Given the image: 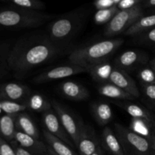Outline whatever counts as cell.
<instances>
[{
	"label": "cell",
	"mask_w": 155,
	"mask_h": 155,
	"mask_svg": "<svg viewBox=\"0 0 155 155\" xmlns=\"http://www.w3.org/2000/svg\"><path fill=\"white\" fill-rule=\"evenodd\" d=\"M62 51L47 33H30L20 38L11 48L8 58V69L17 77H22L55 58Z\"/></svg>",
	"instance_id": "obj_1"
},
{
	"label": "cell",
	"mask_w": 155,
	"mask_h": 155,
	"mask_svg": "<svg viewBox=\"0 0 155 155\" xmlns=\"http://www.w3.org/2000/svg\"><path fill=\"white\" fill-rule=\"evenodd\" d=\"M124 42L120 38H112L83 45L71 51L68 58L71 64L88 68L107 62Z\"/></svg>",
	"instance_id": "obj_2"
},
{
	"label": "cell",
	"mask_w": 155,
	"mask_h": 155,
	"mask_svg": "<svg viewBox=\"0 0 155 155\" xmlns=\"http://www.w3.org/2000/svg\"><path fill=\"white\" fill-rule=\"evenodd\" d=\"M86 17L87 11L82 8L64 14L49 24L47 33L51 40L64 51L81 30Z\"/></svg>",
	"instance_id": "obj_3"
},
{
	"label": "cell",
	"mask_w": 155,
	"mask_h": 155,
	"mask_svg": "<svg viewBox=\"0 0 155 155\" xmlns=\"http://www.w3.org/2000/svg\"><path fill=\"white\" fill-rule=\"evenodd\" d=\"M51 18V15L41 12L27 11L8 7L0 8V26L8 28H36Z\"/></svg>",
	"instance_id": "obj_4"
},
{
	"label": "cell",
	"mask_w": 155,
	"mask_h": 155,
	"mask_svg": "<svg viewBox=\"0 0 155 155\" xmlns=\"http://www.w3.org/2000/svg\"><path fill=\"white\" fill-rule=\"evenodd\" d=\"M114 132L124 155H149L152 151L149 139L133 133L122 124H115Z\"/></svg>",
	"instance_id": "obj_5"
},
{
	"label": "cell",
	"mask_w": 155,
	"mask_h": 155,
	"mask_svg": "<svg viewBox=\"0 0 155 155\" xmlns=\"http://www.w3.org/2000/svg\"><path fill=\"white\" fill-rule=\"evenodd\" d=\"M144 16L142 5L129 10L119 11L111 21L106 24L104 35L113 37L120 33H125L135 23Z\"/></svg>",
	"instance_id": "obj_6"
},
{
	"label": "cell",
	"mask_w": 155,
	"mask_h": 155,
	"mask_svg": "<svg viewBox=\"0 0 155 155\" xmlns=\"http://www.w3.org/2000/svg\"><path fill=\"white\" fill-rule=\"evenodd\" d=\"M51 103L52 109L57 114L65 131L69 135L74 145L77 146L79 137L84 124L79 119L78 117L74 115L58 101L53 100Z\"/></svg>",
	"instance_id": "obj_7"
},
{
	"label": "cell",
	"mask_w": 155,
	"mask_h": 155,
	"mask_svg": "<svg viewBox=\"0 0 155 155\" xmlns=\"http://www.w3.org/2000/svg\"><path fill=\"white\" fill-rule=\"evenodd\" d=\"M87 72V68L79 66V65L73 64L60 65V66L53 68L39 74L37 77L33 79V82L37 84H40V83H48V82L57 80L59 79L67 78V77H71L76 74H81V73Z\"/></svg>",
	"instance_id": "obj_8"
},
{
	"label": "cell",
	"mask_w": 155,
	"mask_h": 155,
	"mask_svg": "<svg viewBox=\"0 0 155 155\" xmlns=\"http://www.w3.org/2000/svg\"><path fill=\"white\" fill-rule=\"evenodd\" d=\"M148 60L146 53L139 50H127L115 58L114 67L128 73L145 64Z\"/></svg>",
	"instance_id": "obj_9"
},
{
	"label": "cell",
	"mask_w": 155,
	"mask_h": 155,
	"mask_svg": "<svg viewBox=\"0 0 155 155\" xmlns=\"http://www.w3.org/2000/svg\"><path fill=\"white\" fill-rule=\"evenodd\" d=\"M42 123L48 133L64 141L70 146L74 145L69 135L67 133L62 126L57 114L53 109L42 114Z\"/></svg>",
	"instance_id": "obj_10"
},
{
	"label": "cell",
	"mask_w": 155,
	"mask_h": 155,
	"mask_svg": "<svg viewBox=\"0 0 155 155\" xmlns=\"http://www.w3.org/2000/svg\"><path fill=\"white\" fill-rule=\"evenodd\" d=\"M30 95V89L24 84L18 83L0 84V98L2 100L25 103Z\"/></svg>",
	"instance_id": "obj_11"
},
{
	"label": "cell",
	"mask_w": 155,
	"mask_h": 155,
	"mask_svg": "<svg viewBox=\"0 0 155 155\" xmlns=\"http://www.w3.org/2000/svg\"><path fill=\"white\" fill-rule=\"evenodd\" d=\"M110 82L130 94L134 98L140 95L136 83L127 71L114 68L110 76Z\"/></svg>",
	"instance_id": "obj_12"
},
{
	"label": "cell",
	"mask_w": 155,
	"mask_h": 155,
	"mask_svg": "<svg viewBox=\"0 0 155 155\" xmlns=\"http://www.w3.org/2000/svg\"><path fill=\"white\" fill-rule=\"evenodd\" d=\"M14 141L33 155H48V145L39 139L31 137L18 130L15 134Z\"/></svg>",
	"instance_id": "obj_13"
},
{
	"label": "cell",
	"mask_w": 155,
	"mask_h": 155,
	"mask_svg": "<svg viewBox=\"0 0 155 155\" xmlns=\"http://www.w3.org/2000/svg\"><path fill=\"white\" fill-rule=\"evenodd\" d=\"M100 145L95 130L89 126L84 124L79 137L77 148L79 155H92Z\"/></svg>",
	"instance_id": "obj_14"
},
{
	"label": "cell",
	"mask_w": 155,
	"mask_h": 155,
	"mask_svg": "<svg viewBox=\"0 0 155 155\" xmlns=\"http://www.w3.org/2000/svg\"><path fill=\"white\" fill-rule=\"evenodd\" d=\"M58 89L65 98L74 101H83L89 96V90L83 85L72 80L62 82L58 86Z\"/></svg>",
	"instance_id": "obj_15"
},
{
	"label": "cell",
	"mask_w": 155,
	"mask_h": 155,
	"mask_svg": "<svg viewBox=\"0 0 155 155\" xmlns=\"http://www.w3.org/2000/svg\"><path fill=\"white\" fill-rule=\"evenodd\" d=\"M103 150L110 155H124L120 142L115 132L110 127H104L100 141Z\"/></svg>",
	"instance_id": "obj_16"
},
{
	"label": "cell",
	"mask_w": 155,
	"mask_h": 155,
	"mask_svg": "<svg viewBox=\"0 0 155 155\" xmlns=\"http://www.w3.org/2000/svg\"><path fill=\"white\" fill-rule=\"evenodd\" d=\"M114 104L125 110L132 118L144 119L154 123V117L152 114L140 104L129 101H116Z\"/></svg>",
	"instance_id": "obj_17"
},
{
	"label": "cell",
	"mask_w": 155,
	"mask_h": 155,
	"mask_svg": "<svg viewBox=\"0 0 155 155\" xmlns=\"http://www.w3.org/2000/svg\"><path fill=\"white\" fill-rule=\"evenodd\" d=\"M16 130L26 135L39 139V132L31 117L27 113L17 114L15 119Z\"/></svg>",
	"instance_id": "obj_18"
},
{
	"label": "cell",
	"mask_w": 155,
	"mask_h": 155,
	"mask_svg": "<svg viewBox=\"0 0 155 155\" xmlns=\"http://www.w3.org/2000/svg\"><path fill=\"white\" fill-rule=\"evenodd\" d=\"M98 92L102 96L116 99L117 101H130L134 99L132 95L110 82L99 84L98 86Z\"/></svg>",
	"instance_id": "obj_19"
},
{
	"label": "cell",
	"mask_w": 155,
	"mask_h": 155,
	"mask_svg": "<svg viewBox=\"0 0 155 155\" xmlns=\"http://www.w3.org/2000/svg\"><path fill=\"white\" fill-rule=\"evenodd\" d=\"M92 112L94 118L99 125L105 126L113 118V110L110 104L104 101H95L92 104Z\"/></svg>",
	"instance_id": "obj_20"
},
{
	"label": "cell",
	"mask_w": 155,
	"mask_h": 155,
	"mask_svg": "<svg viewBox=\"0 0 155 155\" xmlns=\"http://www.w3.org/2000/svg\"><path fill=\"white\" fill-rule=\"evenodd\" d=\"M114 68V67L107 61L89 67L87 68V73L90 74L94 80L99 83V84H101L110 82V76Z\"/></svg>",
	"instance_id": "obj_21"
},
{
	"label": "cell",
	"mask_w": 155,
	"mask_h": 155,
	"mask_svg": "<svg viewBox=\"0 0 155 155\" xmlns=\"http://www.w3.org/2000/svg\"><path fill=\"white\" fill-rule=\"evenodd\" d=\"M43 136L48 148L57 155H78L66 142L48 133L45 130H43Z\"/></svg>",
	"instance_id": "obj_22"
},
{
	"label": "cell",
	"mask_w": 155,
	"mask_h": 155,
	"mask_svg": "<svg viewBox=\"0 0 155 155\" xmlns=\"http://www.w3.org/2000/svg\"><path fill=\"white\" fill-rule=\"evenodd\" d=\"M27 109L38 112V113H45L52 109L51 103L46 99L44 95L39 93H34L28 97L25 102Z\"/></svg>",
	"instance_id": "obj_23"
},
{
	"label": "cell",
	"mask_w": 155,
	"mask_h": 155,
	"mask_svg": "<svg viewBox=\"0 0 155 155\" xmlns=\"http://www.w3.org/2000/svg\"><path fill=\"white\" fill-rule=\"evenodd\" d=\"M17 115L5 114L0 117V136L8 141H13L16 133L15 119Z\"/></svg>",
	"instance_id": "obj_24"
},
{
	"label": "cell",
	"mask_w": 155,
	"mask_h": 155,
	"mask_svg": "<svg viewBox=\"0 0 155 155\" xmlns=\"http://www.w3.org/2000/svg\"><path fill=\"white\" fill-rule=\"evenodd\" d=\"M155 27V14L154 15L143 16L136 21L125 33L126 36H136L143 32Z\"/></svg>",
	"instance_id": "obj_25"
},
{
	"label": "cell",
	"mask_w": 155,
	"mask_h": 155,
	"mask_svg": "<svg viewBox=\"0 0 155 155\" xmlns=\"http://www.w3.org/2000/svg\"><path fill=\"white\" fill-rule=\"evenodd\" d=\"M129 129L133 133L149 139L153 135L154 123L144 119L132 118Z\"/></svg>",
	"instance_id": "obj_26"
},
{
	"label": "cell",
	"mask_w": 155,
	"mask_h": 155,
	"mask_svg": "<svg viewBox=\"0 0 155 155\" xmlns=\"http://www.w3.org/2000/svg\"><path fill=\"white\" fill-rule=\"evenodd\" d=\"M8 7L24 9L27 11L40 12L45 8V3L39 0H12L8 2Z\"/></svg>",
	"instance_id": "obj_27"
},
{
	"label": "cell",
	"mask_w": 155,
	"mask_h": 155,
	"mask_svg": "<svg viewBox=\"0 0 155 155\" xmlns=\"http://www.w3.org/2000/svg\"><path fill=\"white\" fill-rule=\"evenodd\" d=\"M1 109L2 112L8 115H17L23 113L27 109L25 103L17 102V101L2 100Z\"/></svg>",
	"instance_id": "obj_28"
},
{
	"label": "cell",
	"mask_w": 155,
	"mask_h": 155,
	"mask_svg": "<svg viewBox=\"0 0 155 155\" xmlns=\"http://www.w3.org/2000/svg\"><path fill=\"white\" fill-rule=\"evenodd\" d=\"M118 12H119V9L117 6L111 8L96 11L94 15V21L98 25L107 24Z\"/></svg>",
	"instance_id": "obj_29"
},
{
	"label": "cell",
	"mask_w": 155,
	"mask_h": 155,
	"mask_svg": "<svg viewBox=\"0 0 155 155\" xmlns=\"http://www.w3.org/2000/svg\"><path fill=\"white\" fill-rule=\"evenodd\" d=\"M137 76L142 85L155 84V71L151 66L141 68Z\"/></svg>",
	"instance_id": "obj_30"
},
{
	"label": "cell",
	"mask_w": 155,
	"mask_h": 155,
	"mask_svg": "<svg viewBox=\"0 0 155 155\" xmlns=\"http://www.w3.org/2000/svg\"><path fill=\"white\" fill-rule=\"evenodd\" d=\"M11 48L8 44H0V76L3 75L5 70L8 69V58Z\"/></svg>",
	"instance_id": "obj_31"
},
{
	"label": "cell",
	"mask_w": 155,
	"mask_h": 155,
	"mask_svg": "<svg viewBox=\"0 0 155 155\" xmlns=\"http://www.w3.org/2000/svg\"><path fill=\"white\" fill-rule=\"evenodd\" d=\"M120 0H98L93 2L94 7L97 11L108 9L117 5Z\"/></svg>",
	"instance_id": "obj_32"
},
{
	"label": "cell",
	"mask_w": 155,
	"mask_h": 155,
	"mask_svg": "<svg viewBox=\"0 0 155 155\" xmlns=\"http://www.w3.org/2000/svg\"><path fill=\"white\" fill-rule=\"evenodd\" d=\"M143 0H120L117 7L119 11L129 10L142 5Z\"/></svg>",
	"instance_id": "obj_33"
},
{
	"label": "cell",
	"mask_w": 155,
	"mask_h": 155,
	"mask_svg": "<svg viewBox=\"0 0 155 155\" xmlns=\"http://www.w3.org/2000/svg\"><path fill=\"white\" fill-rule=\"evenodd\" d=\"M138 39L141 42H149V43H155V27L143 32L140 34L137 35Z\"/></svg>",
	"instance_id": "obj_34"
},
{
	"label": "cell",
	"mask_w": 155,
	"mask_h": 155,
	"mask_svg": "<svg viewBox=\"0 0 155 155\" xmlns=\"http://www.w3.org/2000/svg\"><path fill=\"white\" fill-rule=\"evenodd\" d=\"M0 155H16L14 148L0 136Z\"/></svg>",
	"instance_id": "obj_35"
},
{
	"label": "cell",
	"mask_w": 155,
	"mask_h": 155,
	"mask_svg": "<svg viewBox=\"0 0 155 155\" xmlns=\"http://www.w3.org/2000/svg\"><path fill=\"white\" fill-rule=\"evenodd\" d=\"M142 91L147 99L155 102V84L142 85Z\"/></svg>",
	"instance_id": "obj_36"
},
{
	"label": "cell",
	"mask_w": 155,
	"mask_h": 155,
	"mask_svg": "<svg viewBox=\"0 0 155 155\" xmlns=\"http://www.w3.org/2000/svg\"><path fill=\"white\" fill-rule=\"evenodd\" d=\"M11 145H12V148L15 150L16 155H33L32 154H30L29 151H27V150L21 148V147L19 145H18V143L15 142L14 140L12 141V142H11Z\"/></svg>",
	"instance_id": "obj_37"
},
{
	"label": "cell",
	"mask_w": 155,
	"mask_h": 155,
	"mask_svg": "<svg viewBox=\"0 0 155 155\" xmlns=\"http://www.w3.org/2000/svg\"><path fill=\"white\" fill-rule=\"evenodd\" d=\"M142 6L143 8H155V0H146L142 2Z\"/></svg>",
	"instance_id": "obj_38"
},
{
	"label": "cell",
	"mask_w": 155,
	"mask_h": 155,
	"mask_svg": "<svg viewBox=\"0 0 155 155\" xmlns=\"http://www.w3.org/2000/svg\"><path fill=\"white\" fill-rule=\"evenodd\" d=\"M92 155H105V154H104V150H103V148H102V147L101 146V144H100V145H98V147H97L95 151Z\"/></svg>",
	"instance_id": "obj_39"
},
{
	"label": "cell",
	"mask_w": 155,
	"mask_h": 155,
	"mask_svg": "<svg viewBox=\"0 0 155 155\" xmlns=\"http://www.w3.org/2000/svg\"><path fill=\"white\" fill-rule=\"evenodd\" d=\"M150 143H151V150L152 151H155V133L151 136V137L149 139Z\"/></svg>",
	"instance_id": "obj_40"
},
{
	"label": "cell",
	"mask_w": 155,
	"mask_h": 155,
	"mask_svg": "<svg viewBox=\"0 0 155 155\" xmlns=\"http://www.w3.org/2000/svg\"><path fill=\"white\" fill-rule=\"evenodd\" d=\"M150 66H151V68H153V70L155 71V58L150 61Z\"/></svg>",
	"instance_id": "obj_41"
},
{
	"label": "cell",
	"mask_w": 155,
	"mask_h": 155,
	"mask_svg": "<svg viewBox=\"0 0 155 155\" xmlns=\"http://www.w3.org/2000/svg\"><path fill=\"white\" fill-rule=\"evenodd\" d=\"M48 155H57L50 148H48Z\"/></svg>",
	"instance_id": "obj_42"
},
{
	"label": "cell",
	"mask_w": 155,
	"mask_h": 155,
	"mask_svg": "<svg viewBox=\"0 0 155 155\" xmlns=\"http://www.w3.org/2000/svg\"><path fill=\"white\" fill-rule=\"evenodd\" d=\"M155 133V117H154V129H153V134Z\"/></svg>",
	"instance_id": "obj_43"
},
{
	"label": "cell",
	"mask_w": 155,
	"mask_h": 155,
	"mask_svg": "<svg viewBox=\"0 0 155 155\" xmlns=\"http://www.w3.org/2000/svg\"><path fill=\"white\" fill-rule=\"evenodd\" d=\"M149 155H155V151H152Z\"/></svg>",
	"instance_id": "obj_44"
},
{
	"label": "cell",
	"mask_w": 155,
	"mask_h": 155,
	"mask_svg": "<svg viewBox=\"0 0 155 155\" xmlns=\"http://www.w3.org/2000/svg\"><path fill=\"white\" fill-rule=\"evenodd\" d=\"M154 12H155V8H154Z\"/></svg>",
	"instance_id": "obj_45"
}]
</instances>
